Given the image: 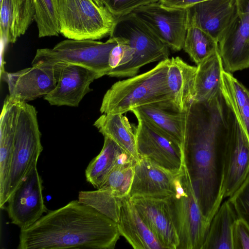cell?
Returning <instances> with one entry per match:
<instances>
[{
    "mask_svg": "<svg viewBox=\"0 0 249 249\" xmlns=\"http://www.w3.org/2000/svg\"><path fill=\"white\" fill-rule=\"evenodd\" d=\"M120 38L119 42L112 49L109 54L108 64L110 71L128 63L133 57V49L126 40Z\"/></svg>",
    "mask_w": 249,
    "mask_h": 249,
    "instance_id": "35",
    "label": "cell"
},
{
    "mask_svg": "<svg viewBox=\"0 0 249 249\" xmlns=\"http://www.w3.org/2000/svg\"><path fill=\"white\" fill-rule=\"evenodd\" d=\"M39 37L58 36L60 28L52 0H32Z\"/></svg>",
    "mask_w": 249,
    "mask_h": 249,
    "instance_id": "31",
    "label": "cell"
},
{
    "mask_svg": "<svg viewBox=\"0 0 249 249\" xmlns=\"http://www.w3.org/2000/svg\"><path fill=\"white\" fill-rule=\"evenodd\" d=\"M41 134L36 108L26 102L20 103L8 182V200L31 170L37 165L43 150Z\"/></svg>",
    "mask_w": 249,
    "mask_h": 249,
    "instance_id": "8",
    "label": "cell"
},
{
    "mask_svg": "<svg viewBox=\"0 0 249 249\" xmlns=\"http://www.w3.org/2000/svg\"><path fill=\"white\" fill-rule=\"evenodd\" d=\"M234 110V124L225 159L223 198L231 196L249 173V138L227 87Z\"/></svg>",
    "mask_w": 249,
    "mask_h": 249,
    "instance_id": "13",
    "label": "cell"
},
{
    "mask_svg": "<svg viewBox=\"0 0 249 249\" xmlns=\"http://www.w3.org/2000/svg\"><path fill=\"white\" fill-rule=\"evenodd\" d=\"M1 0H0V1H1Z\"/></svg>",
    "mask_w": 249,
    "mask_h": 249,
    "instance_id": "41",
    "label": "cell"
},
{
    "mask_svg": "<svg viewBox=\"0 0 249 249\" xmlns=\"http://www.w3.org/2000/svg\"><path fill=\"white\" fill-rule=\"evenodd\" d=\"M233 249H249V226L237 218L232 230Z\"/></svg>",
    "mask_w": 249,
    "mask_h": 249,
    "instance_id": "37",
    "label": "cell"
},
{
    "mask_svg": "<svg viewBox=\"0 0 249 249\" xmlns=\"http://www.w3.org/2000/svg\"><path fill=\"white\" fill-rule=\"evenodd\" d=\"M93 125L104 137L113 140L138 161L135 127L132 126L127 118L123 113L103 114Z\"/></svg>",
    "mask_w": 249,
    "mask_h": 249,
    "instance_id": "24",
    "label": "cell"
},
{
    "mask_svg": "<svg viewBox=\"0 0 249 249\" xmlns=\"http://www.w3.org/2000/svg\"><path fill=\"white\" fill-rule=\"evenodd\" d=\"M188 109L181 111L173 102H168L147 104L134 108L130 111L137 120L153 124L175 140L183 149Z\"/></svg>",
    "mask_w": 249,
    "mask_h": 249,
    "instance_id": "19",
    "label": "cell"
},
{
    "mask_svg": "<svg viewBox=\"0 0 249 249\" xmlns=\"http://www.w3.org/2000/svg\"><path fill=\"white\" fill-rule=\"evenodd\" d=\"M189 23L218 42L239 15L236 0H206L187 8Z\"/></svg>",
    "mask_w": 249,
    "mask_h": 249,
    "instance_id": "15",
    "label": "cell"
},
{
    "mask_svg": "<svg viewBox=\"0 0 249 249\" xmlns=\"http://www.w3.org/2000/svg\"><path fill=\"white\" fill-rule=\"evenodd\" d=\"M218 50L226 71L249 67V12L239 14L219 40Z\"/></svg>",
    "mask_w": 249,
    "mask_h": 249,
    "instance_id": "18",
    "label": "cell"
},
{
    "mask_svg": "<svg viewBox=\"0 0 249 249\" xmlns=\"http://www.w3.org/2000/svg\"><path fill=\"white\" fill-rule=\"evenodd\" d=\"M206 0H160L162 5L169 7L187 8L196 3Z\"/></svg>",
    "mask_w": 249,
    "mask_h": 249,
    "instance_id": "38",
    "label": "cell"
},
{
    "mask_svg": "<svg viewBox=\"0 0 249 249\" xmlns=\"http://www.w3.org/2000/svg\"><path fill=\"white\" fill-rule=\"evenodd\" d=\"M11 43L23 35L34 19L35 10L32 0H10Z\"/></svg>",
    "mask_w": 249,
    "mask_h": 249,
    "instance_id": "30",
    "label": "cell"
},
{
    "mask_svg": "<svg viewBox=\"0 0 249 249\" xmlns=\"http://www.w3.org/2000/svg\"><path fill=\"white\" fill-rule=\"evenodd\" d=\"M239 14L249 12V0H236Z\"/></svg>",
    "mask_w": 249,
    "mask_h": 249,
    "instance_id": "39",
    "label": "cell"
},
{
    "mask_svg": "<svg viewBox=\"0 0 249 249\" xmlns=\"http://www.w3.org/2000/svg\"><path fill=\"white\" fill-rule=\"evenodd\" d=\"M234 110L225 87L206 101H194L188 109L184 154L203 216L210 224L223 198L226 153Z\"/></svg>",
    "mask_w": 249,
    "mask_h": 249,
    "instance_id": "1",
    "label": "cell"
},
{
    "mask_svg": "<svg viewBox=\"0 0 249 249\" xmlns=\"http://www.w3.org/2000/svg\"><path fill=\"white\" fill-rule=\"evenodd\" d=\"M183 49L197 65L218 50V42L201 29L188 23Z\"/></svg>",
    "mask_w": 249,
    "mask_h": 249,
    "instance_id": "27",
    "label": "cell"
},
{
    "mask_svg": "<svg viewBox=\"0 0 249 249\" xmlns=\"http://www.w3.org/2000/svg\"><path fill=\"white\" fill-rule=\"evenodd\" d=\"M60 71V64H38L15 72L5 71L0 79L8 85L10 100L27 103L51 92L58 81Z\"/></svg>",
    "mask_w": 249,
    "mask_h": 249,
    "instance_id": "12",
    "label": "cell"
},
{
    "mask_svg": "<svg viewBox=\"0 0 249 249\" xmlns=\"http://www.w3.org/2000/svg\"><path fill=\"white\" fill-rule=\"evenodd\" d=\"M120 236L116 222L74 200L20 230L18 249H113Z\"/></svg>",
    "mask_w": 249,
    "mask_h": 249,
    "instance_id": "2",
    "label": "cell"
},
{
    "mask_svg": "<svg viewBox=\"0 0 249 249\" xmlns=\"http://www.w3.org/2000/svg\"><path fill=\"white\" fill-rule=\"evenodd\" d=\"M237 218L228 199L220 205L211 220L202 249H233L232 230Z\"/></svg>",
    "mask_w": 249,
    "mask_h": 249,
    "instance_id": "25",
    "label": "cell"
},
{
    "mask_svg": "<svg viewBox=\"0 0 249 249\" xmlns=\"http://www.w3.org/2000/svg\"><path fill=\"white\" fill-rule=\"evenodd\" d=\"M59 64L61 71L58 81L44 99L53 106L77 107L84 97L92 90L90 84L101 76L83 66Z\"/></svg>",
    "mask_w": 249,
    "mask_h": 249,
    "instance_id": "14",
    "label": "cell"
},
{
    "mask_svg": "<svg viewBox=\"0 0 249 249\" xmlns=\"http://www.w3.org/2000/svg\"><path fill=\"white\" fill-rule=\"evenodd\" d=\"M117 224L121 235L134 249H164L141 218L129 196L123 200Z\"/></svg>",
    "mask_w": 249,
    "mask_h": 249,
    "instance_id": "20",
    "label": "cell"
},
{
    "mask_svg": "<svg viewBox=\"0 0 249 249\" xmlns=\"http://www.w3.org/2000/svg\"><path fill=\"white\" fill-rule=\"evenodd\" d=\"M134 161H138L113 140L104 137L101 151L89 162L85 170L86 180L98 189L116 166Z\"/></svg>",
    "mask_w": 249,
    "mask_h": 249,
    "instance_id": "23",
    "label": "cell"
},
{
    "mask_svg": "<svg viewBox=\"0 0 249 249\" xmlns=\"http://www.w3.org/2000/svg\"><path fill=\"white\" fill-rule=\"evenodd\" d=\"M137 162L116 166L110 171L100 188L109 190L116 197L124 198L129 196Z\"/></svg>",
    "mask_w": 249,
    "mask_h": 249,
    "instance_id": "29",
    "label": "cell"
},
{
    "mask_svg": "<svg viewBox=\"0 0 249 249\" xmlns=\"http://www.w3.org/2000/svg\"><path fill=\"white\" fill-rule=\"evenodd\" d=\"M18 112L4 107L0 119V208L7 202L8 182L12 160Z\"/></svg>",
    "mask_w": 249,
    "mask_h": 249,
    "instance_id": "22",
    "label": "cell"
},
{
    "mask_svg": "<svg viewBox=\"0 0 249 249\" xmlns=\"http://www.w3.org/2000/svg\"><path fill=\"white\" fill-rule=\"evenodd\" d=\"M169 62L170 58L160 61L146 72L115 83L104 96L100 112L124 114L147 104L174 103L167 79Z\"/></svg>",
    "mask_w": 249,
    "mask_h": 249,
    "instance_id": "3",
    "label": "cell"
},
{
    "mask_svg": "<svg viewBox=\"0 0 249 249\" xmlns=\"http://www.w3.org/2000/svg\"><path fill=\"white\" fill-rule=\"evenodd\" d=\"M166 199L179 238L178 249H202L210 225L203 215L185 159L175 177L174 192Z\"/></svg>",
    "mask_w": 249,
    "mask_h": 249,
    "instance_id": "4",
    "label": "cell"
},
{
    "mask_svg": "<svg viewBox=\"0 0 249 249\" xmlns=\"http://www.w3.org/2000/svg\"><path fill=\"white\" fill-rule=\"evenodd\" d=\"M0 1V42L6 46L11 43V7L10 0Z\"/></svg>",
    "mask_w": 249,
    "mask_h": 249,
    "instance_id": "36",
    "label": "cell"
},
{
    "mask_svg": "<svg viewBox=\"0 0 249 249\" xmlns=\"http://www.w3.org/2000/svg\"><path fill=\"white\" fill-rule=\"evenodd\" d=\"M114 196L108 189L99 188L95 191H81L78 200L118 222L123 200Z\"/></svg>",
    "mask_w": 249,
    "mask_h": 249,
    "instance_id": "28",
    "label": "cell"
},
{
    "mask_svg": "<svg viewBox=\"0 0 249 249\" xmlns=\"http://www.w3.org/2000/svg\"><path fill=\"white\" fill-rule=\"evenodd\" d=\"M178 173H173L146 158H139L135 166L129 196L166 198L174 192V181Z\"/></svg>",
    "mask_w": 249,
    "mask_h": 249,
    "instance_id": "17",
    "label": "cell"
},
{
    "mask_svg": "<svg viewBox=\"0 0 249 249\" xmlns=\"http://www.w3.org/2000/svg\"><path fill=\"white\" fill-rule=\"evenodd\" d=\"M6 210L11 223L25 230L48 211L43 196L42 180L35 166L9 198Z\"/></svg>",
    "mask_w": 249,
    "mask_h": 249,
    "instance_id": "11",
    "label": "cell"
},
{
    "mask_svg": "<svg viewBox=\"0 0 249 249\" xmlns=\"http://www.w3.org/2000/svg\"><path fill=\"white\" fill-rule=\"evenodd\" d=\"M120 40L113 36L105 42L67 38L52 48L37 49L32 66L75 65L90 69L101 77L107 75L111 70L108 64L109 53Z\"/></svg>",
    "mask_w": 249,
    "mask_h": 249,
    "instance_id": "7",
    "label": "cell"
},
{
    "mask_svg": "<svg viewBox=\"0 0 249 249\" xmlns=\"http://www.w3.org/2000/svg\"><path fill=\"white\" fill-rule=\"evenodd\" d=\"M222 77L249 138V90L231 72L224 70Z\"/></svg>",
    "mask_w": 249,
    "mask_h": 249,
    "instance_id": "32",
    "label": "cell"
},
{
    "mask_svg": "<svg viewBox=\"0 0 249 249\" xmlns=\"http://www.w3.org/2000/svg\"><path fill=\"white\" fill-rule=\"evenodd\" d=\"M135 127L139 158H146L173 173L179 172L184 161L182 147L153 124L138 120Z\"/></svg>",
    "mask_w": 249,
    "mask_h": 249,
    "instance_id": "9",
    "label": "cell"
},
{
    "mask_svg": "<svg viewBox=\"0 0 249 249\" xmlns=\"http://www.w3.org/2000/svg\"><path fill=\"white\" fill-rule=\"evenodd\" d=\"M94 0L97 2L98 3L105 5L104 0Z\"/></svg>",
    "mask_w": 249,
    "mask_h": 249,
    "instance_id": "40",
    "label": "cell"
},
{
    "mask_svg": "<svg viewBox=\"0 0 249 249\" xmlns=\"http://www.w3.org/2000/svg\"><path fill=\"white\" fill-rule=\"evenodd\" d=\"M141 218L163 249H178L179 241L166 198L130 197Z\"/></svg>",
    "mask_w": 249,
    "mask_h": 249,
    "instance_id": "16",
    "label": "cell"
},
{
    "mask_svg": "<svg viewBox=\"0 0 249 249\" xmlns=\"http://www.w3.org/2000/svg\"><path fill=\"white\" fill-rule=\"evenodd\" d=\"M169 48L183 49L189 18L187 8L169 7L160 2L140 7L133 12Z\"/></svg>",
    "mask_w": 249,
    "mask_h": 249,
    "instance_id": "10",
    "label": "cell"
},
{
    "mask_svg": "<svg viewBox=\"0 0 249 249\" xmlns=\"http://www.w3.org/2000/svg\"><path fill=\"white\" fill-rule=\"evenodd\" d=\"M224 70L219 50L197 65L194 101H208L221 89Z\"/></svg>",
    "mask_w": 249,
    "mask_h": 249,
    "instance_id": "26",
    "label": "cell"
},
{
    "mask_svg": "<svg viewBox=\"0 0 249 249\" xmlns=\"http://www.w3.org/2000/svg\"><path fill=\"white\" fill-rule=\"evenodd\" d=\"M60 28L65 37L98 40L110 36L116 18L104 4L94 0H52Z\"/></svg>",
    "mask_w": 249,
    "mask_h": 249,
    "instance_id": "5",
    "label": "cell"
},
{
    "mask_svg": "<svg viewBox=\"0 0 249 249\" xmlns=\"http://www.w3.org/2000/svg\"><path fill=\"white\" fill-rule=\"evenodd\" d=\"M112 36L126 40L134 50V55L128 63L110 71L107 76L132 77L142 66L169 58V48L133 13L116 18Z\"/></svg>",
    "mask_w": 249,
    "mask_h": 249,
    "instance_id": "6",
    "label": "cell"
},
{
    "mask_svg": "<svg viewBox=\"0 0 249 249\" xmlns=\"http://www.w3.org/2000/svg\"><path fill=\"white\" fill-rule=\"evenodd\" d=\"M238 218L249 226V173L237 190L228 199Z\"/></svg>",
    "mask_w": 249,
    "mask_h": 249,
    "instance_id": "33",
    "label": "cell"
},
{
    "mask_svg": "<svg viewBox=\"0 0 249 249\" xmlns=\"http://www.w3.org/2000/svg\"><path fill=\"white\" fill-rule=\"evenodd\" d=\"M196 67L191 66L178 56L170 58L167 83L177 107L181 111L189 109L195 97Z\"/></svg>",
    "mask_w": 249,
    "mask_h": 249,
    "instance_id": "21",
    "label": "cell"
},
{
    "mask_svg": "<svg viewBox=\"0 0 249 249\" xmlns=\"http://www.w3.org/2000/svg\"><path fill=\"white\" fill-rule=\"evenodd\" d=\"M160 0H104L105 6L117 18L132 13L138 8Z\"/></svg>",
    "mask_w": 249,
    "mask_h": 249,
    "instance_id": "34",
    "label": "cell"
}]
</instances>
